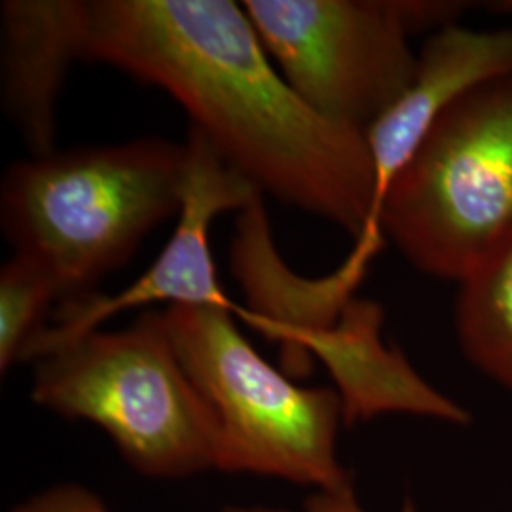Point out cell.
I'll return each instance as SVG.
<instances>
[{
	"mask_svg": "<svg viewBox=\"0 0 512 512\" xmlns=\"http://www.w3.org/2000/svg\"><path fill=\"white\" fill-rule=\"evenodd\" d=\"M59 291L54 277L29 256L12 255L0 270V370L6 374L46 329Z\"/></svg>",
	"mask_w": 512,
	"mask_h": 512,
	"instance_id": "cell-12",
	"label": "cell"
},
{
	"mask_svg": "<svg viewBox=\"0 0 512 512\" xmlns=\"http://www.w3.org/2000/svg\"><path fill=\"white\" fill-rule=\"evenodd\" d=\"M509 74L512 29L473 31L452 23L425 40L412 84L366 129L376 169V226L389 186L440 116L467 93Z\"/></svg>",
	"mask_w": 512,
	"mask_h": 512,
	"instance_id": "cell-8",
	"label": "cell"
},
{
	"mask_svg": "<svg viewBox=\"0 0 512 512\" xmlns=\"http://www.w3.org/2000/svg\"><path fill=\"white\" fill-rule=\"evenodd\" d=\"M31 397L63 420L101 427L141 475L175 480L217 469L219 418L181 363L165 311L50 349L35 361Z\"/></svg>",
	"mask_w": 512,
	"mask_h": 512,
	"instance_id": "cell-3",
	"label": "cell"
},
{
	"mask_svg": "<svg viewBox=\"0 0 512 512\" xmlns=\"http://www.w3.org/2000/svg\"><path fill=\"white\" fill-rule=\"evenodd\" d=\"M439 0H245L268 55L311 109L366 133L412 84L410 37L458 23Z\"/></svg>",
	"mask_w": 512,
	"mask_h": 512,
	"instance_id": "cell-6",
	"label": "cell"
},
{
	"mask_svg": "<svg viewBox=\"0 0 512 512\" xmlns=\"http://www.w3.org/2000/svg\"><path fill=\"white\" fill-rule=\"evenodd\" d=\"M84 59L169 93L190 128L260 194L329 220L355 241L382 232L365 133L330 122L294 92L243 4L84 0Z\"/></svg>",
	"mask_w": 512,
	"mask_h": 512,
	"instance_id": "cell-1",
	"label": "cell"
},
{
	"mask_svg": "<svg viewBox=\"0 0 512 512\" xmlns=\"http://www.w3.org/2000/svg\"><path fill=\"white\" fill-rule=\"evenodd\" d=\"M186 177V145L158 137L31 156L4 173L0 226L14 255L54 277L61 306L93 294L179 217Z\"/></svg>",
	"mask_w": 512,
	"mask_h": 512,
	"instance_id": "cell-2",
	"label": "cell"
},
{
	"mask_svg": "<svg viewBox=\"0 0 512 512\" xmlns=\"http://www.w3.org/2000/svg\"><path fill=\"white\" fill-rule=\"evenodd\" d=\"M165 317L181 363L219 418V471L315 492L353 484L336 456L344 421L336 389L294 384L249 344L230 310L169 306Z\"/></svg>",
	"mask_w": 512,
	"mask_h": 512,
	"instance_id": "cell-5",
	"label": "cell"
},
{
	"mask_svg": "<svg viewBox=\"0 0 512 512\" xmlns=\"http://www.w3.org/2000/svg\"><path fill=\"white\" fill-rule=\"evenodd\" d=\"M456 332L465 359L512 393V236L459 283Z\"/></svg>",
	"mask_w": 512,
	"mask_h": 512,
	"instance_id": "cell-11",
	"label": "cell"
},
{
	"mask_svg": "<svg viewBox=\"0 0 512 512\" xmlns=\"http://www.w3.org/2000/svg\"><path fill=\"white\" fill-rule=\"evenodd\" d=\"M382 232L423 274L461 283L512 236V74L461 97L385 194Z\"/></svg>",
	"mask_w": 512,
	"mask_h": 512,
	"instance_id": "cell-4",
	"label": "cell"
},
{
	"mask_svg": "<svg viewBox=\"0 0 512 512\" xmlns=\"http://www.w3.org/2000/svg\"><path fill=\"white\" fill-rule=\"evenodd\" d=\"M84 0L0 4V92L8 120L31 156L52 154L59 93L82 61Z\"/></svg>",
	"mask_w": 512,
	"mask_h": 512,
	"instance_id": "cell-9",
	"label": "cell"
},
{
	"mask_svg": "<svg viewBox=\"0 0 512 512\" xmlns=\"http://www.w3.org/2000/svg\"><path fill=\"white\" fill-rule=\"evenodd\" d=\"M384 313L374 302L351 300L338 323L310 346L329 366L342 399L344 423L372 420L384 412H406L467 425L471 414L439 393L380 338Z\"/></svg>",
	"mask_w": 512,
	"mask_h": 512,
	"instance_id": "cell-10",
	"label": "cell"
},
{
	"mask_svg": "<svg viewBox=\"0 0 512 512\" xmlns=\"http://www.w3.org/2000/svg\"><path fill=\"white\" fill-rule=\"evenodd\" d=\"M503 6H507V8H505V10H509V12H512V2H505V4H503Z\"/></svg>",
	"mask_w": 512,
	"mask_h": 512,
	"instance_id": "cell-15",
	"label": "cell"
},
{
	"mask_svg": "<svg viewBox=\"0 0 512 512\" xmlns=\"http://www.w3.org/2000/svg\"><path fill=\"white\" fill-rule=\"evenodd\" d=\"M224 512H368L359 503L353 484L338 490H317L308 497L300 511L291 509H274V507H226ZM399 512H418L412 501H404Z\"/></svg>",
	"mask_w": 512,
	"mask_h": 512,
	"instance_id": "cell-14",
	"label": "cell"
},
{
	"mask_svg": "<svg viewBox=\"0 0 512 512\" xmlns=\"http://www.w3.org/2000/svg\"><path fill=\"white\" fill-rule=\"evenodd\" d=\"M188 177L175 234L154 264L128 289L116 294H90L57 306L54 327L31 342L23 361H37L50 349L99 329L122 311L169 306H213L236 311L217 277L211 253V224L226 211H245L262 198L258 188L228 164L198 129H188Z\"/></svg>",
	"mask_w": 512,
	"mask_h": 512,
	"instance_id": "cell-7",
	"label": "cell"
},
{
	"mask_svg": "<svg viewBox=\"0 0 512 512\" xmlns=\"http://www.w3.org/2000/svg\"><path fill=\"white\" fill-rule=\"evenodd\" d=\"M12 512H109V509L99 495L69 482L29 497Z\"/></svg>",
	"mask_w": 512,
	"mask_h": 512,
	"instance_id": "cell-13",
	"label": "cell"
}]
</instances>
